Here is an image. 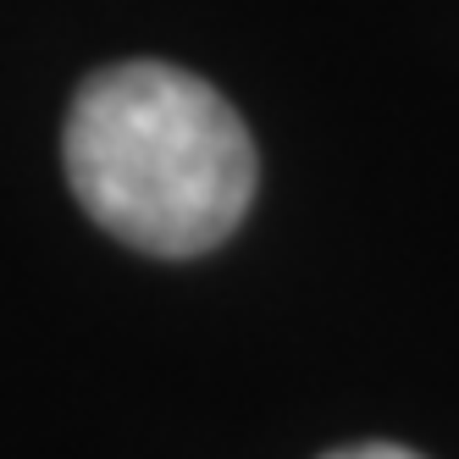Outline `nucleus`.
I'll return each mask as SVG.
<instances>
[{
	"label": "nucleus",
	"instance_id": "nucleus-1",
	"mask_svg": "<svg viewBox=\"0 0 459 459\" xmlns=\"http://www.w3.org/2000/svg\"><path fill=\"white\" fill-rule=\"evenodd\" d=\"M78 205L150 255H205L255 200V144L211 83L167 61L94 73L67 117Z\"/></svg>",
	"mask_w": 459,
	"mask_h": 459
},
{
	"label": "nucleus",
	"instance_id": "nucleus-2",
	"mask_svg": "<svg viewBox=\"0 0 459 459\" xmlns=\"http://www.w3.org/2000/svg\"><path fill=\"white\" fill-rule=\"evenodd\" d=\"M326 459H420L399 443H359V448H338V454H326Z\"/></svg>",
	"mask_w": 459,
	"mask_h": 459
}]
</instances>
